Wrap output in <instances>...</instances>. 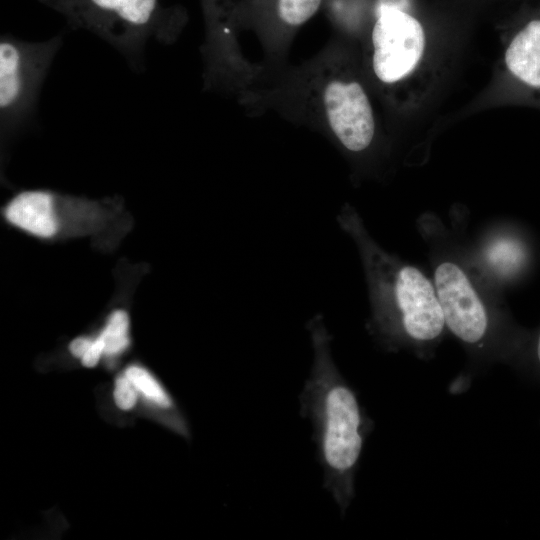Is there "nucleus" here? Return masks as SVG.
<instances>
[{
	"mask_svg": "<svg viewBox=\"0 0 540 540\" xmlns=\"http://www.w3.org/2000/svg\"><path fill=\"white\" fill-rule=\"evenodd\" d=\"M128 330V314L124 310L113 311L98 336L104 343L105 355H116L127 348L130 343Z\"/></svg>",
	"mask_w": 540,
	"mask_h": 540,
	"instance_id": "obj_11",
	"label": "nucleus"
},
{
	"mask_svg": "<svg viewBox=\"0 0 540 540\" xmlns=\"http://www.w3.org/2000/svg\"><path fill=\"white\" fill-rule=\"evenodd\" d=\"M62 45L60 36L27 42L3 35L0 40V123L7 132L34 109L40 88Z\"/></svg>",
	"mask_w": 540,
	"mask_h": 540,
	"instance_id": "obj_5",
	"label": "nucleus"
},
{
	"mask_svg": "<svg viewBox=\"0 0 540 540\" xmlns=\"http://www.w3.org/2000/svg\"><path fill=\"white\" fill-rule=\"evenodd\" d=\"M337 222L361 260L370 334L386 351L406 350L420 359L432 358L448 332L432 278L383 248L353 207L344 206Z\"/></svg>",
	"mask_w": 540,
	"mask_h": 540,
	"instance_id": "obj_1",
	"label": "nucleus"
},
{
	"mask_svg": "<svg viewBox=\"0 0 540 540\" xmlns=\"http://www.w3.org/2000/svg\"><path fill=\"white\" fill-rule=\"evenodd\" d=\"M125 376L130 380L137 391L146 398L163 408L172 407V400L159 383L144 368L130 366L125 371Z\"/></svg>",
	"mask_w": 540,
	"mask_h": 540,
	"instance_id": "obj_12",
	"label": "nucleus"
},
{
	"mask_svg": "<svg viewBox=\"0 0 540 540\" xmlns=\"http://www.w3.org/2000/svg\"><path fill=\"white\" fill-rule=\"evenodd\" d=\"M60 13L75 29L89 31L140 63L149 40L165 41L172 32L173 10L159 0H38Z\"/></svg>",
	"mask_w": 540,
	"mask_h": 540,
	"instance_id": "obj_4",
	"label": "nucleus"
},
{
	"mask_svg": "<svg viewBox=\"0 0 540 540\" xmlns=\"http://www.w3.org/2000/svg\"><path fill=\"white\" fill-rule=\"evenodd\" d=\"M373 69L385 83L399 81L419 63L425 35L417 19L397 9L383 11L373 31Z\"/></svg>",
	"mask_w": 540,
	"mask_h": 540,
	"instance_id": "obj_6",
	"label": "nucleus"
},
{
	"mask_svg": "<svg viewBox=\"0 0 540 540\" xmlns=\"http://www.w3.org/2000/svg\"><path fill=\"white\" fill-rule=\"evenodd\" d=\"M114 398L122 410H130L137 401L136 388L125 375L116 380Z\"/></svg>",
	"mask_w": 540,
	"mask_h": 540,
	"instance_id": "obj_14",
	"label": "nucleus"
},
{
	"mask_svg": "<svg viewBox=\"0 0 540 540\" xmlns=\"http://www.w3.org/2000/svg\"><path fill=\"white\" fill-rule=\"evenodd\" d=\"M322 0H277V15L289 26H300L319 9Z\"/></svg>",
	"mask_w": 540,
	"mask_h": 540,
	"instance_id": "obj_13",
	"label": "nucleus"
},
{
	"mask_svg": "<svg viewBox=\"0 0 540 540\" xmlns=\"http://www.w3.org/2000/svg\"><path fill=\"white\" fill-rule=\"evenodd\" d=\"M505 62L524 83L540 87V20L528 23L511 41Z\"/></svg>",
	"mask_w": 540,
	"mask_h": 540,
	"instance_id": "obj_10",
	"label": "nucleus"
},
{
	"mask_svg": "<svg viewBox=\"0 0 540 540\" xmlns=\"http://www.w3.org/2000/svg\"><path fill=\"white\" fill-rule=\"evenodd\" d=\"M102 354H104V343L99 337H97L92 340L89 349L81 358L82 364L89 368L94 367L97 365Z\"/></svg>",
	"mask_w": 540,
	"mask_h": 540,
	"instance_id": "obj_15",
	"label": "nucleus"
},
{
	"mask_svg": "<svg viewBox=\"0 0 540 540\" xmlns=\"http://www.w3.org/2000/svg\"><path fill=\"white\" fill-rule=\"evenodd\" d=\"M324 104L330 128L341 144L353 153L368 149L375 124L363 88L356 82L332 81L325 89Z\"/></svg>",
	"mask_w": 540,
	"mask_h": 540,
	"instance_id": "obj_8",
	"label": "nucleus"
},
{
	"mask_svg": "<svg viewBox=\"0 0 540 540\" xmlns=\"http://www.w3.org/2000/svg\"><path fill=\"white\" fill-rule=\"evenodd\" d=\"M535 356H536L537 362L540 365V333L538 335L536 345H535Z\"/></svg>",
	"mask_w": 540,
	"mask_h": 540,
	"instance_id": "obj_17",
	"label": "nucleus"
},
{
	"mask_svg": "<svg viewBox=\"0 0 540 540\" xmlns=\"http://www.w3.org/2000/svg\"><path fill=\"white\" fill-rule=\"evenodd\" d=\"M466 243L476 268L499 292L520 275L527 263L525 243L504 223L486 225L472 242Z\"/></svg>",
	"mask_w": 540,
	"mask_h": 540,
	"instance_id": "obj_7",
	"label": "nucleus"
},
{
	"mask_svg": "<svg viewBox=\"0 0 540 540\" xmlns=\"http://www.w3.org/2000/svg\"><path fill=\"white\" fill-rule=\"evenodd\" d=\"M417 228L428 247L447 331L474 362L491 364L504 358L506 323L499 291L472 262L466 240L434 213L422 214Z\"/></svg>",
	"mask_w": 540,
	"mask_h": 540,
	"instance_id": "obj_3",
	"label": "nucleus"
},
{
	"mask_svg": "<svg viewBox=\"0 0 540 540\" xmlns=\"http://www.w3.org/2000/svg\"><path fill=\"white\" fill-rule=\"evenodd\" d=\"M92 343V339L87 337H78L74 339L70 345L69 349L73 356L82 358L84 354L89 349Z\"/></svg>",
	"mask_w": 540,
	"mask_h": 540,
	"instance_id": "obj_16",
	"label": "nucleus"
},
{
	"mask_svg": "<svg viewBox=\"0 0 540 540\" xmlns=\"http://www.w3.org/2000/svg\"><path fill=\"white\" fill-rule=\"evenodd\" d=\"M307 329L314 357L310 376L300 394L301 414L313 427L324 487L344 515L355 496V474L374 422L335 364L332 336L323 316H313Z\"/></svg>",
	"mask_w": 540,
	"mask_h": 540,
	"instance_id": "obj_2",
	"label": "nucleus"
},
{
	"mask_svg": "<svg viewBox=\"0 0 540 540\" xmlns=\"http://www.w3.org/2000/svg\"><path fill=\"white\" fill-rule=\"evenodd\" d=\"M4 214L12 225L37 237L49 238L58 230L56 198L48 191L20 192L6 205Z\"/></svg>",
	"mask_w": 540,
	"mask_h": 540,
	"instance_id": "obj_9",
	"label": "nucleus"
}]
</instances>
